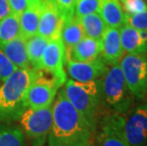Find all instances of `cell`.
Instances as JSON below:
<instances>
[{
    "instance_id": "6da1fadb",
    "label": "cell",
    "mask_w": 147,
    "mask_h": 146,
    "mask_svg": "<svg viewBox=\"0 0 147 146\" xmlns=\"http://www.w3.org/2000/svg\"><path fill=\"white\" fill-rule=\"evenodd\" d=\"M93 132L65 97L62 88L52 105V126L49 146H82L91 142Z\"/></svg>"
},
{
    "instance_id": "7a4b0ae2",
    "label": "cell",
    "mask_w": 147,
    "mask_h": 146,
    "mask_svg": "<svg viewBox=\"0 0 147 146\" xmlns=\"http://www.w3.org/2000/svg\"><path fill=\"white\" fill-rule=\"evenodd\" d=\"M32 67L18 68L0 85V122L17 120L26 108L25 97L35 77Z\"/></svg>"
},
{
    "instance_id": "3957f363",
    "label": "cell",
    "mask_w": 147,
    "mask_h": 146,
    "mask_svg": "<svg viewBox=\"0 0 147 146\" xmlns=\"http://www.w3.org/2000/svg\"><path fill=\"white\" fill-rule=\"evenodd\" d=\"M64 93L68 102L79 112L94 133L98 125V115L102 102V79L90 82L67 80Z\"/></svg>"
},
{
    "instance_id": "277c9868",
    "label": "cell",
    "mask_w": 147,
    "mask_h": 146,
    "mask_svg": "<svg viewBox=\"0 0 147 146\" xmlns=\"http://www.w3.org/2000/svg\"><path fill=\"white\" fill-rule=\"evenodd\" d=\"M102 102L112 113L126 114L133 104L132 93L128 89L120 64L111 66L102 79Z\"/></svg>"
},
{
    "instance_id": "5b68a950",
    "label": "cell",
    "mask_w": 147,
    "mask_h": 146,
    "mask_svg": "<svg viewBox=\"0 0 147 146\" xmlns=\"http://www.w3.org/2000/svg\"><path fill=\"white\" fill-rule=\"evenodd\" d=\"M17 120L32 146H44L52 126V105L40 109L26 107Z\"/></svg>"
},
{
    "instance_id": "8992f818",
    "label": "cell",
    "mask_w": 147,
    "mask_h": 146,
    "mask_svg": "<svg viewBox=\"0 0 147 146\" xmlns=\"http://www.w3.org/2000/svg\"><path fill=\"white\" fill-rule=\"evenodd\" d=\"M65 83L52 73L36 69L35 77L30 83L25 97L26 107L40 109L51 106L57 90Z\"/></svg>"
},
{
    "instance_id": "52a82bcc",
    "label": "cell",
    "mask_w": 147,
    "mask_h": 146,
    "mask_svg": "<svg viewBox=\"0 0 147 146\" xmlns=\"http://www.w3.org/2000/svg\"><path fill=\"white\" fill-rule=\"evenodd\" d=\"M126 85L134 97L142 100L147 95V57L145 54L124 53L120 62Z\"/></svg>"
},
{
    "instance_id": "ba28073f",
    "label": "cell",
    "mask_w": 147,
    "mask_h": 146,
    "mask_svg": "<svg viewBox=\"0 0 147 146\" xmlns=\"http://www.w3.org/2000/svg\"><path fill=\"white\" fill-rule=\"evenodd\" d=\"M123 133L129 146H147V104L123 114Z\"/></svg>"
},
{
    "instance_id": "9c48e42d",
    "label": "cell",
    "mask_w": 147,
    "mask_h": 146,
    "mask_svg": "<svg viewBox=\"0 0 147 146\" xmlns=\"http://www.w3.org/2000/svg\"><path fill=\"white\" fill-rule=\"evenodd\" d=\"M65 18L53 0H42L38 32L49 41L61 37Z\"/></svg>"
},
{
    "instance_id": "30bf717a",
    "label": "cell",
    "mask_w": 147,
    "mask_h": 146,
    "mask_svg": "<svg viewBox=\"0 0 147 146\" xmlns=\"http://www.w3.org/2000/svg\"><path fill=\"white\" fill-rule=\"evenodd\" d=\"M123 115L110 113L101 120L97 146H129L123 133Z\"/></svg>"
},
{
    "instance_id": "8fae6325",
    "label": "cell",
    "mask_w": 147,
    "mask_h": 146,
    "mask_svg": "<svg viewBox=\"0 0 147 146\" xmlns=\"http://www.w3.org/2000/svg\"><path fill=\"white\" fill-rule=\"evenodd\" d=\"M65 48L61 37L49 41L43 52L39 69L52 73L64 83L67 82V74L64 69Z\"/></svg>"
},
{
    "instance_id": "7c38bea8",
    "label": "cell",
    "mask_w": 147,
    "mask_h": 146,
    "mask_svg": "<svg viewBox=\"0 0 147 146\" xmlns=\"http://www.w3.org/2000/svg\"><path fill=\"white\" fill-rule=\"evenodd\" d=\"M65 64L67 74L77 82H90L101 79L108 69L107 65L99 58L89 62H78L65 56Z\"/></svg>"
},
{
    "instance_id": "4fadbf2b",
    "label": "cell",
    "mask_w": 147,
    "mask_h": 146,
    "mask_svg": "<svg viewBox=\"0 0 147 146\" xmlns=\"http://www.w3.org/2000/svg\"><path fill=\"white\" fill-rule=\"evenodd\" d=\"M102 60L108 66L120 64L124 55L121 42L120 29L106 27L102 38Z\"/></svg>"
},
{
    "instance_id": "5bb4252c",
    "label": "cell",
    "mask_w": 147,
    "mask_h": 146,
    "mask_svg": "<svg viewBox=\"0 0 147 146\" xmlns=\"http://www.w3.org/2000/svg\"><path fill=\"white\" fill-rule=\"evenodd\" d=\"M121 42L124 53H147V32L137 30L125 23L120 29Z\"/></svg>"
},
{
    "instance_id": "9a60e30c",
    "label": "cell",
    "mask_w": 147,
    "mask_h": 146,
    "mask_svg": "<svg viewBox=\"0 0 147 146\" xmlns=\"http://www.w3.org/2000/svg\"><path fill=\"white\" fill-rule=\"evenodd\" d=\"M102 52V40L84 36V38L65 50V56L73 61L89 62L98 58Z\"/></svg>"
},
{
    "instance_id": "2e32d148",
    "label": "cell",
    "mask_w": 147,
    "mask_h": 146,
    "mask_svg": "<svg viewBox=\"0 0 147 146\" xmlns=\"http://www.w3.org/2000/svg\"><path fill=\"white\" fill-rule=\"evenodd\" d=\"M99 13L106 27L121 29L126 23V13L120 0H101Z\"/></svg>"
},
{
    "instance_id": "e0dca14e",
    "label": "cell",
    "mask_w": 147,
    "mask_h": 146,
    "mask_svg": "<svg viewBox=\"0 0 147 146\" xmlns=\"http://www.w3.org/2000/svg\"><path fill=\"white\" fill-rule=\"evenodd\" d=\"M41 10L42 0H33L32 4L20 14L19 23L21 35L26 39H29L38 32Z\"/></svg>"
},
{
    "instance_id": "ac0fdd59",
    "label": "cell",
    "mask_w": 147,
    "mask_h": 146,
    "mask_svg": "<svg viewBox=\"0 0 147 146\" xmlns=\"http://www.w3.org/2000/svg\"><path fill=\"white\" fill-rule=\"evenodd\" d=\"M0 49L17 68L32 67L27 55V39L19 35L15 39L0 45Z\"/></svg>"
},
{
    "instance_id": "d6986e66",
    "label": "cell",
    "mask_w": 147,
    "mask_h": 146,
    "mask_svg": "<svg viewBox=\"0 0 147 146\" xmlns=\"http://www.w3.org/2000/svg\"><path fill=\"white\" fill-rule=\"evenodd\" d=\"M84 35V30L76 16L65 18L61 32V39L65 48V50L69 49L81 41Z\"/></svg>"
},
{
    "instance_id": "ffe728a7",
    "label": "cell",
    "mask_w": 147,
    "mask_h": 146,
    "mask_svg": "<svg viewBox=\"0 0 147 146\" xmlns=\"http://www.w3.org/2000/svg\"><path fill=\"white\" fill-rule=\"evenodd\" d=\"M76 18L82 26L84 35L86 37H90L96 40H102V35L105 32L106 25L99 12H94V13Z\"/></svg>"
},
{
    "instance_id": "44dd1931",
    "label": "cell",
    "mask_w": 147,
    "mask_h": 146,
    "mask_svg": "<svg viewBox=\"0 0 147 146\" xmlns=\"http://www.w3.org/2000/svg\"><path fill=\"white\" fill-rule=\"evenodd\" d=\"M49 40L39 34H35L27 39V55L30 67L34 69H39L40 62Z\"/></svg>"
},
{
    "instance_id": "7402d4cb",
    "label": "cell",
    "mask_w": 147,
    "mask_h": 146,
    "mask_svg": "<svg viewBox=\"0 0 147 146\" xmlns=\"http://www.w3.org/2000/svg\"><path fill=\"white\" fill-rule=\"evenodd\" d=\"M19 17L20 15L11 12L7 17L0 21V45L21 35Z\"/></svg>"
},
{
    "instance_id": "603a6c76",
    "label": "cell",
    "mask_w": 147,
    "mask_h": 146,
    "mask_svg": "<svg viewBox=\"0 0 147 146\" xmlns=\"http://www.w3.org/2000/svg\"><path fill=\"white\" fill-rule=\"evenodd\" d=\"M0 146H26V138L20 126L0 124Z\"/></svg>"
},
{
    "instance_id": "cb8c5ba5",
    "label": "cell",
    "mask_w": 147,
    "mask_h": 146,
    "mask_svg": "<svg viewBox=\"0 0 147 146\" xmlns=\"http://www.w3.org/2000/svg\"><path fill=\"white\" fill-rule=\"evenodd\" d=\"M101 0H76L75 4V16L80 17L94 12H99Z\"/></svg>"
},
{
    "instance_id": "d4e9b609",
    "label": "cell",
    "mask_w": 147,
    "mask_h": 146,
    "mask_svg": "<svg viewBox=\"0 0 147 146\" xmlns=\"http://www.w3.org/2000/svg\"><path fill=\"white\" fill-rule=\"evenodd\" d=\"M18 68L0 49V83L7 80Z\"/></svg>"
},
{
    "instance_id": "484cf974",
    "label": "cell",
    "mask_w": 147,
    "mask_h": 146,
    "mask_svg": "<svg viewBox=\"0 0 147 146\" xmlns=\"http://www.w3.org/2000/svg\"><path fill=\"white\" fill-rule=\"evenodd\" d=\"M121 3L127 15L137 14L147 10V2L144 0H123Z\"/></svg>"
},
{
    "instance_id": "4316f807",
    "label": "cell",
    "mask_w": 147,
    "mask_h": 146,
    "mask_svg": "<svg viewBox=\"0 0 147 146\" xmlns=\"http://www.w3.org/2000/svg\"><path fill=\"white\" fill-rule=\"evenodd\" d=\"M126 23L137 30L147 32V10L133 15L126 14Z\"/></svg>"
},
{
    "instance_id": "83f0119b",
    "label": "cell",
    "mask_w": 147,
    "mask_h": 146,
    "mask_svg": "<svg viewBox=\"0 0 147 146\" xmlns=\"http://www.w3.org/2000/svg\"><path fill=\"white\" fill-rule=\"evenodd\" d=\"M53 1L57 5L65 19L68 17H72L75 15L74 11L76 0H53Z\"/></svg>"
},
{
    "instance_id": "f1b7e54d",
    "label": "cell",
    "mask_w": 147,
    "mask_h": 146,
    "mask_svg": "<svg viewBox=\"0 0 147 146\" xmlns=\"http://www.w3.org/2000/svg\"><path fill=\"white\" fill-rule=\"evenodd\" d=\"M11 6V12L20 15L29 6L32 4L33 0H8Z\"/></svg>"
},
{
    "instance_id": "f546056e",
    "label": "cell",
    "mask_w": 147,
    "mask_h": 146,
    "mask_svg": "<svg viewBox=\"0 0 147 146\" xmlns=\"http://www.w3.org/2000/svg\"><path fill=\"white\" fill-rule=\"evenodd\" d=\"M11 12V6L8 0H0V21L7 17Z\"/></svg>"
},
{
    "instance_id": "4dcf8cb0",
    "label": "cell",
    "mask_w": 147,
    "mask_h": 146,
    "mask_svg": "<svg viewBox=\"0 0 147 146\" xmlns=\"http://www.w3.org/2000/svg\"><path fill=\"white\" fill-rule=\"evenodd\" d=\"M82 146H95V145H93L92 142H88V143H86V144H84Z\"/></svg>"
},
{
    "instance_id": "1f68e13d",
    "label": "cell",
    "mask_w": 147,
    "mask_h": 146,
    "mask_svg": "<svg viewBox=\"0 0 147 146\" xmlns=\"http://www.w3.org/2000/svg\"><path fill=\"white\" fill-rule=\"evenodd\" d=\"M120 1H121V2H123V0H120Z\"/></svg>"
},
{
    "instance_id": "d6a6232c",
    "label": "cell",
    "mask_w": 147,
    "mask_h": 146,
    "mask_svg": "<svg viewBox=\"0 0 147 146\" xmlns=\"http://www.w3.org/2000/svg\"><path fill=\"white\" fill-rule=\"evenodd\" d=\"M144 1H146V2H147V0H144Z\"/></svg>"
}]
</instances>
